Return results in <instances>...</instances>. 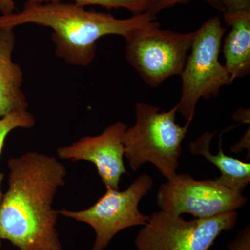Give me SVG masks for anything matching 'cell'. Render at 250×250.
<instances>
[{"instance_id": "6da1fadb", "label": "cell", "mask_w": 250, "mask_h": 250, "mask_svg": "<svg viewBox=\"0 0 250 250\" xmlns=\"http://www.w3.org/2000/svg\"><path fill=\"white\" fill-rule=\"evenodd\" d=\"M9 188L0 204V240L19 250H62L54 196L65 185V166L35 152L10 159Z\"/></svg>"}, {"instance_id": "7a4b0ae2", "label": "cell", "mask_w": 250, "mask_h": 250, "mask_svg": "<svg viewBox=\"0 0 250 250\" xmlns=\"http://www.w3.org/2000/svg\"><path fill=\"white\" fill-rule=\"evenodd\" d=\"M150 13L120 19L106 13L86 10L73 2L25 1L22 10L0 16V29L33 24L52 29L55 54L70 65L88 66L95 57L97 42L104 36L125 37L136 29L155 24Z\"/></svg>"}, {"instance_id": "3957f363", "label": "cell", "mask_w": 250, "mask_h": 250, "mask_svg": "<svg viewBox=\"0 0 250 250\" xmlns=\"http://www.w3.org/2000/svg\"><path fill=\"white\" fill-rule=\"evenodd\" d=\"M177 113L176 105L166 111L143 102L137 103L136 123L127 127L123 138L125 156L131 170L136 172L149 162L167 180L177 175L182 142L190 125L177 124Z\"/></svg>"}, {"instance_id": "277c9868", "label": "cell", "mask_w": 250, "mask_h": 250, "mask_svg": "<svg viewBox=\"0 0 250 250\" xmlns=\"http://www.w3.org/2000/svg\"><path fill=\"white\" fill-rule=\"evenodd\" d=\"M225 31L220 18L215 16L195 31L191 48L179 75L182 93L176 104L177 113L188 123L193 120L200 99L216 98L223 87L233 83L225 65L219 61Z\"/></svg>"}, {"instance_id": "5b68a950", "label": "cell", "mask_w": 250, "mask_h": 250, "mask_svg": "<svg viewBox=\"0 0 250 250\" xmlns=\"http://www.w3.org/2000/svg\"><path fill=\"white\" fill-rule=\"evenodd\" d=\"M195 31L161 29L159 22L125 36L126 59L145 83L152 88L180 75L193 42Z\"/></svg>"}, {"instance_id": "8992f818", "label": "cell", "mask_w": 250, "mask_h": 250, "mask_svg": "<svg viewBox=\"0 0 250 250\" xmlns=\"http://www.w3.org/2000/svg\"><path fill=\"white\" fill-rule=\"evenodd\" d=\"M237 219L238 213L232 211L185 220L181 215L161 210L149 215L135 246L137 250H209L222 233L234 228Z\"/></svg>"}, {"instance_id": "52a82bcc", "label": "cell", "mask_w": 250, "mask_h": 250, "mask_svg": "<svg viewBox=\"0 0 250 250\" xmlns=\"http://www.w3.org/2000/svg\"><path fill=\"white\" fill-rule=\"evenodd\" d=\"M153 187L152 177L143 174L124 191L106 188V193L87 209H62L57 210V213L90 225L95 233L93 250H104L117 233L147 223L149 215L141 213L139 205Z\"/></svg>"}, {"instance_id": "ba28073f", "label": "cell", "mask_w": 250, "mask_h": 250, "mask_svg": "<svg viewBox=\"0 0 250 250\" xmlns=\"http://www.w3.org/2000/svg\"><path fill=\"white\" fill-rule=\"evenodd\" d=\"M248 202L242 192L219 184L215 179L195 180L188 174H177L161 186L157 204L162 210L195 218H209L236 211Z\"/></svg>"}, {"instance_id": "9c48e42d", "label": "cell", "mask_w": 250, "mask_h": 250, "mask_svg": "<svg viewBox=\"0 0 250 250\" xmlns=\"http://www.w3.org/2000/svg\"><path fill=\"white\" fill-rule=\"evenodd\" d=\"M127 126L118 121L107 126L101 134L85 136L57 149L62 159L76 162L90 161L95 164L106 188L119 190L123 174L127 173L124 164L125 147L123 138Z\"/></svg>"}, {"instance_id": "30bf717a", "label": "cell", "mask_w": 250, "mask_h": 250, "mask_svg": "<svg viewBox=\"0 0 250 250\" xmlns=\"http://www.w3.org/2000/svg\"><path fill=\"white\" fill-rule=\"evenodd\" d=\"M15 42L14 29H0V118L28 108L22 90L23 72L12 59Z\"/></svg>"}, {"instance_id": "8fae6325", "label": "cell", "mask_w": 250, "mask_h": 250, "mask_svg": "<svg viewBox=\"0 0 250 250\" xmlns=\"http://www.w3.org/2000/svg\"><path fill=\"white\" fill-rule=\"evenodd\" d=\"M231 31L223 44L225 67L233 82L250 72V11L224 13Z\"/></svg>"}, {"instance_id": "7c38bea8", "label": "cell", "mask_w": 250, "mask_h": 250, "mask_svg": "<svg viewBox=\"0 0 250 250\" xmlns=\"http://www.w3.org/2000/svg\"><path fill=\"white\" fill-rule=\"evenodd\" d=\"M215 132H206L196 141L190 143V152L193 155L202 156L220 170V176L215 179L219 184L234 191L243 192L250 182V164L224 154L222 139L218 144V154L210 151V143Z\"/></svg>"}, {"instance_id": "4fadbf2b", "label": "cell", "mask_w": 250, "mask_h": 250, "mask_svg": "<svg viewBox=\"0 0 250 250\" xmlns=\"http://www.w3.org/2000/svg\"><path fill=\"white\" fill-rule=\"evenodd\" d=\"M64 0H26L31 3H48ZM78 6L85 7L96 5L108 9H125L132 13L133 15L142 14L147 9V0H71Z\"/></svg>"}, {"instance_id": "5bb4252c", "label": "cell", "mask_w": 250, "mask_h": 250, "mask_svg": "<svg viewBox=\"0 0 250 250\" xmlns=\"http://www.w3.org/2000/svg\"><path fill=\"white\" fill-rule=\"evenodd\" d=\"M35 123V118L27 110L12 112L0 118V155L5 140L13 130L18 128L29 129L33 127Z\"/></svg>"}, {"instance_id": "9a60e30c", "label": "cell", "mask_w": 250, "mask_h": 250, "mask_svg": "<svg viewBox=\"0 0 250 250\" xmlns=\"http://www.w3.org/2000/svg\"><path fill=\"white\" fill-rule=\"evenodd\" d=\"M190 1L192 0H147V11L156 16L161 11L172 7L174 5ZM202 1H205L212 7L224 13L223 6L220 4L218 0H202Z\"/></svg>"}, {"instance_id": "2e32d148", "label": "cell", "mask_w": 250, "mask_h": 250, "mask_svg": "<svg viewBox=\"0 0 250 250\" xmlns=\"http://www.w3.org/2000/svg\"><path fill=\"white\" fill-rule=\"evenodd\" d=\"M218 1L223 6L224 13L250 11V0H218Z\"/></svg>"}, {"instance_id": "e0dca14e", "label": "cell", "mask_w": 250, "mask_h": 250, "mask_svg": "<svg viewBox=\"0 0 250 250\" xmlns=\"http://www.w3.org/2000/svg\"><path fill=\"white\" fill-rule=\"evenodd\" d=\"M228 250H250V228L247 226L228 245Z\"/></svg>"}, {"instance_id": "ac0fdd59", "label": "cell", "mask_w": 250, "mask_h": 250, "mask_svg": "<svg viewBox=\"0 0 250 250\" xmlns=\"http://www.w3.org/2000/svg\"><path fill=\"white\" fill-rule=\"evenodd\" d=\"M16 9L14 0H0V13L1 16L14 14Z\"/></svg>"}, {"instance_id": "d6986e66", "label": "cell", "mask_w": 250, "mask_h": 250, "mask_svg": "<svg viewBox=\"0 0 250 250\" xmlns=\"http://www.w3.org/2000/svg\"><path fill=\"white\" fill-rule=\"evenodd\" d=\"M244 148L248 149V151L250 152V127L241 141L233 146L231 147V149L233 152L238 153L243 151Z\"/></svg>"}, {"instance_id": "ffe728a7", "label": "cell", "mask_w": 250, "mask_h": 250, "mask_svg": "<svg viewBox=\"0 0 250 250\" xmlns=\"http://www.w3.org/2000/svg\"><path fill=\"white\" fill-rule=\"evenodd\" d=\"M233 118H235L236 121L250 123V110H245L243 108L238 110L233 116Z\"/></svg>"}, {"instance_id": "44dd1931", "label": "cell", "mask_w": 250, "mask_h": 250, "mask_svg": "<svg viewBox=\"0 0 250 250\" xmlns=\"http://www.w3.org/2000/svg\"><path fill=\"white\" fill-rule=\"evenodd\" d=\"M3 174H0V204H1V199H2L3 193L1 190V183H2ZM1 241V240H0ZM0 247H1V241H0Z\"/></svg>"}]
</instances>
